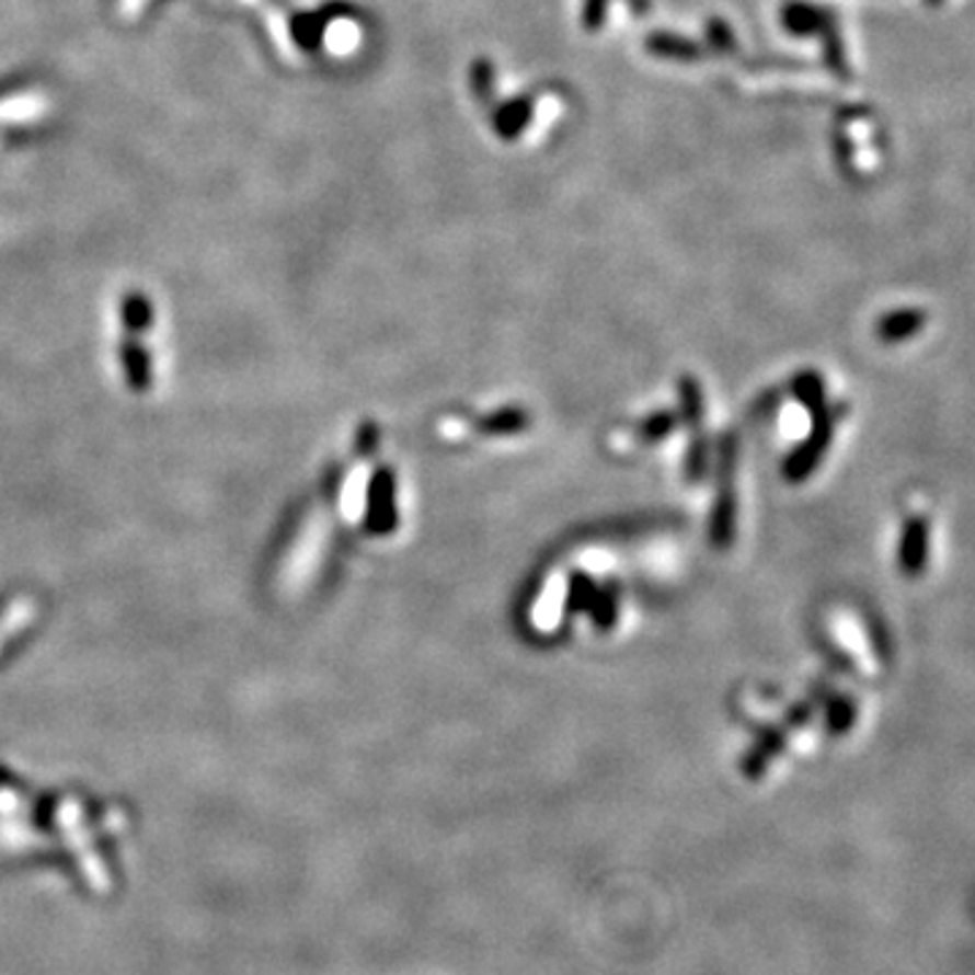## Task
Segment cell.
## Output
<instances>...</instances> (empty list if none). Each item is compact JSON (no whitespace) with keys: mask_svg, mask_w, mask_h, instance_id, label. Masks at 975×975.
<instances>
[]
</instances>
